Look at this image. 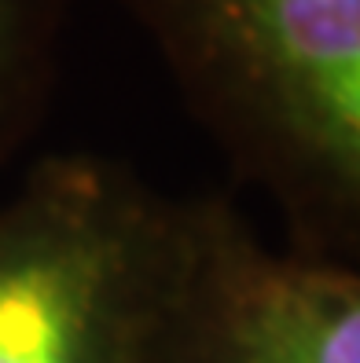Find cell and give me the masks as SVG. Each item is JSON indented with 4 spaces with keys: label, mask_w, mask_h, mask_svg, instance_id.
I'll return each mask as SVG.
<instances>
[{
    "label": "cell",
    "mask_w": 360,
    "mask_h": 363,
    "mask_svg": "<svg viewBox=\"0 0 360 363\" xmlns=\"http://www.w3.org/2000/svg\"><path fill=\"white\" fill-rule=\"evenodd\" d=\"M287 246L360 272V0H111Z\"/></svg>",
    "instance_id": "obj_1"
},
{
    "label": "cell",
    "mask_w": 360,
    "mask_h": 363,
    "mask_svg": "<svg viewBox=\"0 0 360 363\" xmlns=\"http://www.w3.org/2000/svg\"><path fill=\"white\" fill-rule=\"evenodd\" d=\"M202 195L59 158L0 209V363H180Z\"/></svg>",
    "instance_id": "obj_2"
},
{
    "label": "cell",
    "mask_w": 360,
    "mask_h": 363,
    "mask_svg": "<svg viewBox=\"0 0 360 363\" xmlns=\"http://www.w3.org/2000/svg\"><path fill=\"white\" fill-rule=\"evenodd\" d=\"M180 363H360V272L268 246L224 195H202Z\"/></svg>",
    "instance_id": "obj_3"
},
{
    "label": "cell",
    "mask_w": 360,
    "mask_h": 363,
    "mask_svg": "<svg viewBox=\"0 0 360 363\" xmlns=\"http://www.w3.org/2000/svg\"><path fill=\"white\" fill-rule=\"evenodd\" d=\"M70 0H0V147L26 129L55 70Z\"/></svg>",
    "instance_id": "obj_4"
}]
</instances>
